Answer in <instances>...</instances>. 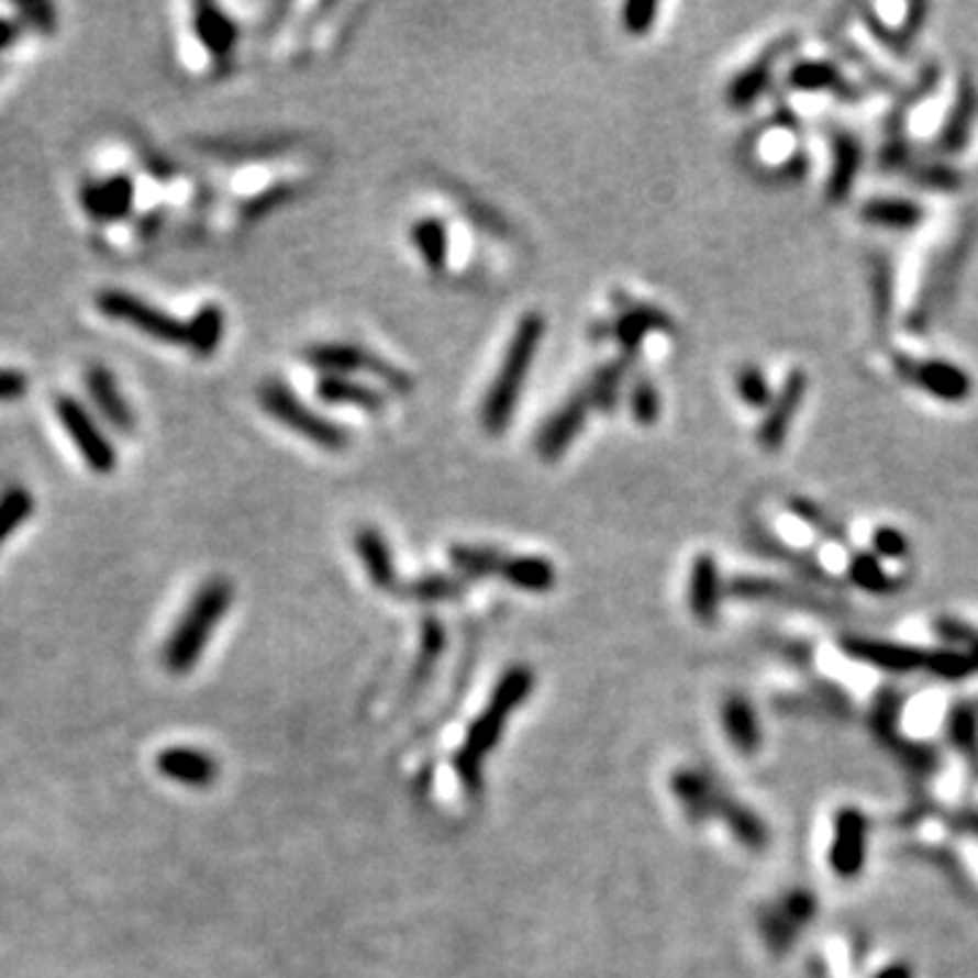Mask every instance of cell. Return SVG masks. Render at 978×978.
<instances>
[{"instance_id":"33","label":"cell","mask_w":978,"mask_h":978,"mask_svg":"<svg viewBox=\"0 0 978 978\" xmlns=\"http://www.w3.org/2000/svg\"><path fill=\"white\" fill-rule=\"evenodd\" d=\"M448 560L457 568L459 574H468V577H492L500 574L505 555L494 546H470V544H457L448 549Z\"/></svg>"},{"instance_id":"52","label":"cell","mask_w":978,"mask_h":978,"mask_svg":"<svg viewBox=\"0 0 978 978\" xmlns=\"http://www.w3.org/2000/svg\"><path fill=\"white\" fill-rule=\"evenodd\" d=\"M22 31H25V27L20 25V20H3V16H0V55L20 38Z\"/></svg>"},{"instance_id":"28","label":"cell","mask_w":978,"mask_h":978,"mask_svg":"<svg viewBox=\"0 0 978 978\" xmlns=\"http://www.w3.org/2000/svg\"><path fill=\"white\" fill-rule=\"evenodd\" d=\"M723 729H726L729 740H732V745L740 753H753L758 747V742H762L756 710L742 696H729L723 701Z\"/></svg>"},{"instance_id":"53","label":"cell","mask_w":978,"mask_h":978,"mask_svg":"<svg viewBox=\"0 0 978 978\" xmlns=\"http://www.w3.org/2000/svg\"><path fill=\"white\" fill-rule=\"evenodd\" d=\"M878 978H911V970L905 965H891V968L880 970Z\"/></svg>"},{"instance_id":"24","label":"cell","mask_w":978,"mask_h":978,"mask_svg":"<svg viewBox=\"0 0 978 978\" xmlns=\"http://www.w3.org/2000/svg\"><path fill=\"white\" fill-rule=\"evenodd\" d=\"M373 351L362 348L356 343H315L304 348V362L321 370L324 376H351L356 370H365L370 365Z\"/></svg>"},{"instance_id":"12","label":"cell","mask_w":978,"mask_h":978,"mask_svg":"<svg viewBox=\"0 0 978 978\" xmlns=\"http://www.w3.org/2000/svg\"><path fill=\"white\" fill-rule=\"evenodd\" d=\"M134 180L129 175H112L103 180L85 182L79 191V204L98 223L123 221L134 210Z\"/></svg>"},{"instance_id":"22","label":"cell","mask_w":978,"mask_h":978,"mask_svg":"<svg viewBox=\"0 0 978 978\" xmlns=\"http://www.w3.org/2000/svg\"><path fill=\"white\" fill-rule=\"evenodd\" d=\"M786 79L788 88L797 90V93H843L851 98L856 96L854 90H851L848 79L843 77V71H840L832 60H821V57L797 60Z\"/></svg>"},{"instance_id":"38","label":"cell","mask_w":978,"mask_h":978,"mask_svg":"<svg viewBox=\"0 0 978 978\" xmlns=\"http://www.w3.org/2000/svg\"><path fill=\"white\" fill-rule=\"evenodd\" d=\"M734 387L740 400L745 402L747 408H758V411H762V408H769V402H773L775 397L773 387H769V378L764 376L762 367L756 365H742L740 370H736Z\"/></svg>"},{"instance_id":"31","label":"cell","mask_w":978,"mask_h":978,"mask_svg":"<svg viewBox=\"0 0 978 978\" xmlns=\"http://www.w3.org/2000/svg\"><path fill=\"white\" fill-rule=\"evenodd\" d=\"M33 509H36V498L27 487L22 485H5L0 489V549L3 544L31 520Z\"/></svg>"},{"instance_id":"49","label":"cell","mask_w":978,"mask_h":978,"mask_svg":"<svg viewBox=\"0 0 978 978\" xmlns=\"http://www.w3.org/2000/svg\"><path fill=\"white\" fill-rule=\"evenodd\" d=\"M788 509H791L799 520L808 522V525L819 527V531L826 533V536H840V533L830 525V520L824 516V511H821L815 503H810L808 498H791L788 500Z\"/></svg>"},{"instance_id":"9","label":"cell","mask_w":978,"mask_h":978,"mask_svg":"<svg viewBox=\"0 0 978 978\" xmlns=\"http://www.w3.org/2000/svg\"><path fill=\"white\" fill-rule=\"evenodd\" d=\"M592 411L590 405V397H587V389L574 391L555 413L544 422V427L538 430L536 435V454L544 463H555L574 441L577 435L582 433L585 422H587V413Z\"/></svg>"},{"instance_id":"3","label":"cell","mask_w":978,"mask_h":978,"mask_svg":"<svg viewBox=\"0 0 978 978\" xmlns=\"http://www.w3.org/2000/svg\"><path fill=\"white\" fill-rule=\"evenodd\" d=\"M232 598L234 587L223 577L210 579V582L199 587L191 607L182 614L180 625L166 644V666L171 671H188L199 660L201 649L210 642L212 629L221 623L223 614L232 607Z\"/></svg>"},{"instance_id":"16","label":"cell","mask_w":978,"mask_h":978,"mask_svg":"<svg viewBox=\"0 0 978 978\" xmlns=\"http://www.w3.org/2000/svg\"><path fill=\"white\" fill-rule=\"evenodd\" d=\"M862 158H865V149L862 142L856 140L848 131H837L832 134V166H830V180H826V199L832 204L845 201L854 191L856 177L862 171Z\"/></svg>"},{"instance_id":"2","label":"cell","mask_w":978,"mask_h":978,"mask_svg":"<svg viewBox=\"0 0 978 978\" xmlns=\"http://www.w3.org/2000/svg\"><path fill=\"white\" fill-rule=\"evenodd\" d=\"M533 682L536 680H533V671L527 669V666H514V669L505 671L503 680L498 682L485 715L470 726L463 751L454 756V769H457L465 791L470 793L481 791V764H485V756L494 747V742H498V736L503 732L511 712L527 701V696H531L533 690Z\"/></svg>"},{"instance_id":"42","label":"cell","mask_w":978,"mask_h":978,"mask_svg":"<svg viewBox=\"0 0 978 978\" xmlns=\"http://www.w3.org/2000/svg\"><path fill=\"white\" fill-rule=\"evenodd\" d=\"M655 16H658V3H653V0H634V3L623 5L620 22H623V31L631 33V36H644V33L653 31Z\"/></svg>"},{"instance_id":"14","label":"cell","mask_w":978,"mask_h":978,"mask_svg":"<svg viewBox=\"0 0 978 978\" xmlns=\"http://www.w3.org/2000/svg\"><path fill=\"white\" fill-rule=\"evenodd\" d=\"M85 387H88V394L90 400H93L96 411L101 413L114 430H120V433H134L136 427L134 408L129 405L118 378H114V373L109 370V367L90 365L88 373H85Z\"/></svg>"},{"instance_id":"48","label":"cell","mask_w":978,"mask_h":978,"mask_svg":"<svg viewBox=\"0 0 978 978\" xmlns=\"http://www.w3.org/2000/svg\"><path fill=\"white\" fill-rule=\"evenodd\" d=\"M873 549H876V557L900 560L908 555V538L897 527H878L873 533Z\"/></svg>"},{"instance_id":"23","label":"cell","mask_w":978,"mask_h":978,"mask_svg":"<svg viewBox=\"0 0 978 978\" xmlns=\"http://www.w3.org/2000/svg\"><path fill=\"white\" fill-rule=\"evenodd\" d=\"M354 544H356V555H359L370 582L376 585L378 590H394L397 585L394 555H391L389 541L384 538V533L376 531V527H359L354 536Z\"/></svg>"},{"instance_id":"18","label":"cell","mask_w":978,"mask_h":978,"mask_svg":"<svg viewBox=\"0 0 978 978\" xmlns=\"http://www.w3.org/2000/svg\"><path fill=\"white\" fill-rule=\"evenodd\" d=\"M721 568H718L715 557L701 552L693 557V566H690V579H688V603L690 612L701 623H712L718 618V609H721Z\"/></svg>"},{"instance_id":"13","label":"cell","mask_w":978,"mask_h":978,"mask_svg":"<svg viewBox=\"0 0 978 978\" xmlns=\"http://www.w3.org/2000/svg\"><path fill=\"white\" fill-rule=\"evenodd\" d=\"M793 42H797V38H793V36L778 38V42L769 44V47L764 49L762 55H758L756 60L751 63V66L742 68V71L736 74V77L732 79V82H729V88H726L729 107H732V109H747V107H751V103H756L758 98L767 93L769 82H773L775 66H778L780 57L793 47Z\"/></svg>"},{"instance_id":"51","label":"cell","mask_w":978,"mask_h":978,"mask_svg":"<svg viewBox=\"0 0 978 978\" xmlns=\"http://www.w3.org/2000/svg\"><path fill=\"white\" fill-rule=\"evenodd\" d=\"M27 381L25 373L20 370H0V402H16L27 394Z\"/></svg>"},{"instance_id":"32","label":"cell","mask_w":978,"mask_h":978,"mask_svg":"<svg viewBox=\"0 0 978 978\" xmlns=\"http://www.w3.org/2000/svg\"><path fill=\"white\" fill-rule=\"evenodd\" d=\"M411 237L430 273H443L448 264V232L438 218H422L413 223Z\"/></svg>"},{"instance_id":"41","label":"cell","mask_w":978,"mask_h":978,"mask_svg":"<svg viewBox=\"0 0 978 978\" xmlns=\"http://www.w3.org/2000/svg\"><path fill=\"white\" fill-rule=\"evenodd\" d=\"M911 180L924 188H935V191H954V188H959L963 177H959L957 169H952L946 164H922L913 166Z\"/></svg>"},{"instance_id":"44","label":"cell","mask_w":978,"mask_h":978,"mask_svg":"<svg viewBox=\"0 0 978 978\" xmlns=\"http://www.w3.org/2000/svg\"><path fill=\"white\" fill-rule=\"evenodd\" d=\"M291 196H293V186H289V182H278V186L267 188V191H264V193L253 196V199L245 204V215L247 218L267 215V212H273V210H278V207H284L286 201L291 199Z\"/></svg>"},{"instance_id":"40","label":"cell","mask_w":978,"mask_h":978,"mask_svg":"<svg viewBox=\"0 0 978 978\" xmlns=\"http://www.w3.org/2000/svg\"><path fill=\"white\" fill-rule=\"evenodd\" d=\"M927 669L932 675L943 677V680H965V677L976 675V666L970 660L968 653H957V649H941V653L927 655Z\"/></svg>"},{"instance_id":"54","label":"cell","mask_w":978,"mask_h":978,"mask_svg":"<svg viewBox=\"0 0 978 978\" xmlns=\"http://www.w3.org/2000/svg\"><path fill=\"white\" fill-rule=\"evenodd\" d=\"M968 655H970V660H974V666H976V671H978V638H976L974 644H970Z\"/></svg>"},{"instance_id":"7","label":"cell","mask_w":978,"mask_h":978,"mask_svg":"<svg viewBox=\"0 0 978 978\" xmlns=\"http://www.w3.org/2000/svg\"><path fill=\"white\" fill-rule=\"evenodd\" d=\"M902 376L911 384H916L919 389L927 391L930 397L941 402H965L974 394V378L963 370L959 365L946 359H897Z\"/></svg>"},{"instance_id":"46","label":"cell","mask_w":978,"mask_h":978,"mask_svg":"<svg viewBox=\"0 0 978 978\" xmlns=\"http://www.w3.org/2000/svg\"><path fill=\"white\" fill-rule=\"evenodd\" d=\"M623 310H629L631 315H636V319L642 321L644 330H647V332H664V335H675V330H677L675 321H671L669 315L664 313V310L655 308V304L625 302Z\"/></svg>"},{"instance_id":"39","label":"cell","mask_w":978,"mask_h":978,"mask_svg":"<svg viewBox=\"0 0 978 978\" xmlns=\"http://www.w3.org/2000/svg\"><path fill=\"white\" fill-rule=\"evenodd\" d=\"M629 408L634 422L642 424V427H653V424H658L660 419L658 387H655L653 381H647V378H638V381H634V387H631Z\"/></svg>"},{"instance_id":"4","label":"cell","mask_w":978,"mask_h":978,"mask_svg":"<svg viewBox=\"0 0 978 978\" xmlns=\"http://www.w3.org/2000/svg\"><path fill=\"white\" fill-rule=\"evenodd\" d=\"M258 402L275 422L286 424V427L302 435L304 441L315 443V446L330 448V452H341V448L348 446V430L304 405L284 381H264L258 387Z\"/></svg>"},{"instance_id":"25","label":"cell","mask_w":978,"mask_h":978,"mask_svg":"<svg viewBox=\"0 0 978 978\" xmlns=\"http://www.w3.org/2000/svg\"><path fill=\"white\" fill-rule=\"evenodd\" d=\"M315 394H319V400L330 402V405H356L373 413L387 405L384 391L365 387V384L354 381L348 376H321L319 384H315Z\"/></svg>"},{"instance_id":"6","label":"cell","mask_w":978,"mask_h":978,"mask_svg":"<svg viewBox=\"0 0 978 978\" xmlns=\"http://www.w3.org/2000/svg\"><path fill=\"white\" fill-rule=\"evenodd\" d=\"M55 413L57 422L63 424L66 435L71 438L74 448L79 452V457L85 459L90 470L98 476H109L118 468V448L107 438V433L101 430V424L96 422L93 413L77 400V397L60 394L55 400Z\"/></svg>"},{"instance_id":"27","label":"cell","mask_w":978,"mask_h":978,"mask_svg":"<svg viewBox=\"0 0 978 978\" xmlns=\"http://www.w3.org/2000/svg\"><path fill=\"white\" fill-rule=\"evenodd\" d=\"M223 332H226V315H223L221 304L207 302L201 304L199 313L188 321L186 345L191 348V354L199 356V359H210L223 341Z\"/></svg>"},{"instance_id":"36","label":"cell","mask_w":978,"mask_h":978,"mask_svg":"<svg viewBox=\"0 0 978 978\" xmlns=\"http://www.w3.org/2000/svg\"><path fill=\"white\" fill-rule=\"evenodd\" d=\"M204 147L207 155L221 160H262L280 155L284 142L269 140V142H234V140H212V142H199Z\"/></svg>"},{"instance_id":"43","label":"cell","mask_w":978,"mask_h":978,"mask_svg":"<svg viewBox=\"0 0 978 978\" xmlns=\"http://www.w3.org/2000/svg\"><path fill=\"white\" fill-rule=\"evenodd\" d=\"M367 373L376 376L384 387H389L394 394H408L413 389V378L408 376L402 367L391 365L389 359H384L381 354H370V365H367Z\"/></svg>"},{"instance_id":"30","label":"cell","mask_w":978,"mask_h":978,"mask_svg":"<svg viewBox=\"0 0 978 978\" xmlns=\"http://www.w3.org/2000/svg\"><path fill=\"white\" fill-rule=\"evenodd\" d=\"M631 359L629 356H618V359L607 362L596 370V376L587 384V397H590V405L596 411L612 413L620 402V389H623L625 376H629Z\"/></svg>"},{"instance_id":"19","label":"cell","mask_w":978,"mask_h":978,"mask_svg":"<svg viewBox=\"0 0 978 978\" xmlns=\"http://www.w3.org/2000/svg\"><path fill=\"white\" fill-rule=\"evenodd\" d=\"M671 791L680 799L690 821H707L710 815H718L721 802L726 799L721 788L715 786V780L710 775L699 773V769H680L671 778Z\"/></svg>"},{"instance_id":"45","label":"cell","mask_w":978,"mask_h":978,"mask_svg":"<svg viewBox=\"0 0 978 978\" xmlns=\"http://www.w3.org/2000/svg\"><path fill=\"white\" fill-rule=\"evenodd\" d=\"M948 734H952L954 745L963 747L970 758L976 756V745H978V729H976V718L970 715L968 710H954L952 723H948Z\"/></svg>"},{"instance_id":"34","label":"cell","mask_w":978,"mask_h":978,"mask_svg":"<svg viewBox=\"0 0 978 978\" xmlns=\"http://www.w3.org/2000/svg\"><path fill=\"white\" fill-rule=\"evenodd\" d=\"M848 579L851 585L859 587V590L873 592V596H889L897 590L894 579L886 574V568L880 566V557L870 555V552H856L848 563Z\"/></svg>"},{"instance_id":"21","label":"cell","mask_w":978,"mask_h":978,"mask_svg":"<svg viewBox=\"0 0 978 978\" xmlns=\"http://www.w3.org/2000/svg\"><path fill=\"white\" fill-rule=\"evenodd\" d=\"M862 221L873 223V226L891 229V232H911L919 229L927 218L924 204L913 199H900V196H878L862 204L859 210Z\"/></svg>"},{"instance_id":"47","label":"cell","mask_w":978,"mask_h":978,"mask_svg":"<svg viewBox=\"0 0 978 978\" xmlns=\"http://www.w3.org/2000/svg\"><path fill=\"white\" fill-rule=\"evenodd\" d=\"M614 337H618V343L625 348V356H634L638 345H642L644 337H647V330H644V324L636 319V315L623 310L620 319L614 321Z\"/></svg>"},{"instance_id":"50","label":"cell","mask_w":978,"mask_h":978,"mask_svg":"<svg viewBox=\"0 0 978 978\" xmlns=\"http://www.w3.org/2000/svg\"><path fill=\"white\" fill-rule=\"evenodd\" d=\"M20 25L33 27L38 33H52L55 31V9L44 3H31L20 9Z\"/></svg>"},{"instance_id":"29","label":"cell","mask_w":978,"mask_h":978,"mask_svg":"<svg viewBox=\"0 0 978 978\" xmlns=\"http://www.w3.org/2000/svg\"><path fill=\"white\" fill-rule=\"evenodd\" d=\"M160 769H164L169 778L186 782V786H207L218 773L215 762H212L207 753L188 751V747L166 751L164 756H160Z\"/></svg>"},{"instance_id":"11","label":"cell","mask_w":978,"mask_h":978,"mask_svg":"<svg viewBox=\"0 0 978 978\" xmlns=\"http://www.w3.org/2000/svg\"><path fill=\"white\" fill-rule=\"evenodd\" d=\"M843 649L851 658L862 660V664H870L876 669L894 671V675H905L913 669H927V649L908 647V644L897 642H880V638H862V636H848L843 638Z\"/></svg>"},{"instance_id":"35","label":"cell","mask_w":978,"mask_h":978,"mask_svg":"<svg viewBox=\"0 0 978 978\" xmlns=\"http://www.w3.org/2000/svg\"><path fill=\"white\" fill-rule=\"evenodd\" d=\"M718 813L726 819L729 830L734 832V837L740 843H745L751 851H762L767 845V830H764V821L758 819L753 810H747L745 804H736L732 799H723L721 810Z\"/></svg>"},{"instance_id":"37","label":"cell","mask_w":978,"mask_h":978,"mask_svg":"<svg viewBox=\"0 0 978 978\" xmlns=\"http://www.w3.org/2000/svg\"><path fill=\"white\" fill-rule=\"evenodd\" d=\"M463 582L448 574H424V577L413 579L405 587H400L402 596L416 598V601L433 603V601H448V598L463 596Z\"/></svg>"},{"instance_id":"5","label":"cell","mask_w":978,"mask_h":978,"mask_svg":"<svg viewBox=\"0 0 978 978\" xmlns=\"http://www.w3.org/2000/svg\"><path fill=\"white\" fill-rule=\"evenodd\" d=\"M98 310H101L107 319L120 321V324L134 326L142 335L153 337V341L166 343V345H186L188 341V324L186 321L175 319L166 310L155 308L147 299L136 297V293L123 291V289H103L96 297Z\"/></svg>"},{"instance_id":"10","label":"cell","mask_w":978,"mask_h":978,"mask_svg":"<svg viewBox=\"0 0 978 978\" xmlns=\"http://www.w3.org/2000/svg\"><path fill=\"white\" fill-rule=\"evenodd\" d=\"M865 845H867V819L862 810L845 808L840 810L834 821V837L830 848V865L834 876L856 878L865 867Z\"/></svg>"},{"instance_id":"20","label":"cell","mask_w":978,"mask_h":978,"mask_svg":"<svg viewBox=\"0 0 978 978\" xmlns=\"http://www.w3.org/2000/svg\"><path fill=\"white\" fill-rule=\"evenodd\" d=\"M193 33L201 42V47L210 52L215 60L229 57L237 47L240 27L221 5L212 3H199L193 9Z\"/></svg>"},{"instance_id":"1","label":"cell","mask_w":978,"mask_h":978,"mask_svg":"<svg viewBox=\"0 0 978 978\" xmlns=\"http://www.w3.org/2000/svg\"><path fill=\"white\" fill-rule=\"evenodd\" d=\"M544 332L546 321L536 310H531L516 321L514 335L505 345L503 362H500L485 402H481V427L489 435H500L514 419L516 402H520L522 389H525L527 376H531L533 359H536L538 345L544 341Z\"/></svg>"},{"instance_id":"26","label":"cell","mask_w":978,"mask_h":978,"mask_svg":"<svg viewBox=\"0 0 978 978\" xmlns=\"http://www.w3.org/2000/svg\"><path fill=\"white\" fill-rule=\"evenodd\" d=\"M500 577H503L511 587L525 592H546L557 582V571L555 566H552V560L538 555H520V557L505 555L503 566H500Z\"/></svg>"},{"instance_id":"15","label":"cell","mask_w":978,"mask_h":978,"mask_svg":"<svg viewBox=\"0 0 978 978\" xmlns=\"http://www.w3.org/2000/svg\"><path fill=\"white\" fill-rule=\"evenodd\" d=\"M813 913H815V900L808 894V891L802 889L788 891L773 911H767L762 916L764 937H767V943L775 948V952L788 948L793 937H797V930L810 924Z\"/></svg>"},{"instance_id":"17","label":"cell","mask_w":978,"mask_h":978,"mask_svg":"<svg viewBox=\"0 0 978 978\" xmlns=\"http://www.w3.org/2000/svg\"><path fill=\"white\" fill-rule=\"evenodd\" d=\"M976 114H978V93L968 77L959 82L957 96H954L952 109H948L946 120L941 125V134H937V149L941 153H963L968 147L970 134H974V125H976Z\"/></svg>"},{"instance_id":"8","label":"cell","mask_w":978,"mask_h":978,"mask_svg":"<svg viewBox=\"0 0 978 978\" xmlns=\"http://www.w3.org/2000/svg\"><path fill=\"white\" fill-rule=\"evenodd\" d=\"M808 387H810V376L804 370H791L782 381V387L775 391L773 402H769L767 413H764L762 424H758V433L756 441L764 452H778L786 443L788 433H791V424L797 419L799 405L804 402L808 397Z\"/></svg>"}]
</instances>
